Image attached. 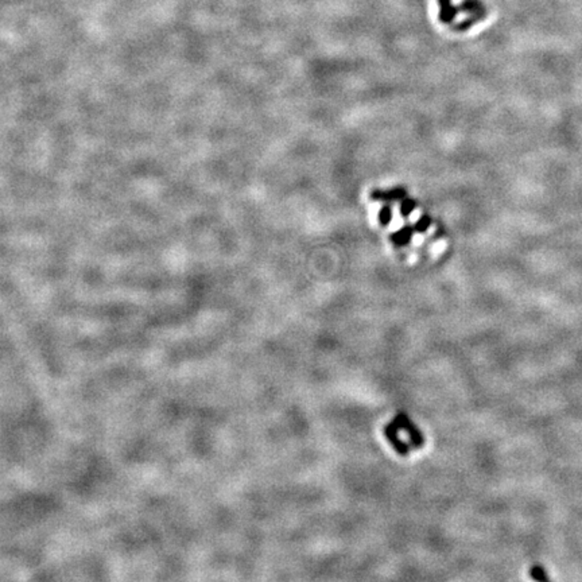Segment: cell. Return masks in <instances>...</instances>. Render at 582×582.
<instances>
[{
    "instance_id": "cell-1",
    "label": "cell",
    "mask_w": 582,
    "mask_h": 582,
    "mask_svg": "<svg viewBox=\"0 0 582 582\" xmlns=\"http://www.w3.org/2000/svg\"><path fill=\"white\" fill-rule=\"evenodd\" d=\"M385 436L401 452H408V449L418 446L419 441H422V436L418 434L412 423L402 418L394 419V422L387 426Z\"/></svg>"
},
{
    "instance_id": "cell-2",
    "label": "cell",
    "mask_w": 582,
    "mask_h": 582,
    "mask_svg": "<svg viewBox=\"0 0 582 582\" xmlns=\"http://www.w3.org/2000/svg\"><path fill=\"white\" fill-rule=\"evenodd\" d=\"M439 6V19L443 23H450L459 14V8L452 3V0H438Z\"/></svg>"
}]
</instances>
